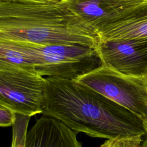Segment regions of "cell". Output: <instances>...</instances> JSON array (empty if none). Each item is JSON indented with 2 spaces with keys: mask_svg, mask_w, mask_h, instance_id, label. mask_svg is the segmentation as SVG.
Returning a JSON list of instances; mask_svg holds the SVG:
<instances>
[{
  "mask_svg": "<svg viewBox=\"0 0 147 147\" xmlns=\"http://www.w3.org/2000/svg\"><path fill=\"white\" fill-rule=\"evenodd\" d=\"M30 1H40V2H58L60 0H30Z\"/></svg>",
  "mask_w": 147,
  "mask_h": 147,
  "instance_id": "cell-14",
  "label": "cell"
},
{
  "mask_svg": "<svg viewBox=\"0 0 147 147\" xmlns=\"http://www.w3.org/2000/svg\"><path fill=\"white\" fill-rule=\"evenodd\" d=\"M96 51L106 67L128 75L147 76V38L99 41Z\"/></svg>",
  "mask_w": 147,
  "mask_h": 147,
  "instance_id": "cell-6",
  "label": "cell"
},
{
  "mask_svg": "<svg viewBox=\"0 0 147 147\" xmlns=\"http://www.w3.org/2000/svg\"><path fill=\"white\" fill-rule=\"evenodd\" d=\"M30 117L16 114V120L12 126L11 147H25L28 126Z\"/></svg>",
  "mask_w": 147,
  "mask_h": 147,
  "instance_id": "cell-10",
  "label": "cell"
},
{
  "mask_svg": "<svg viewBox=\"0 0 147 147\" xmlns=\"http://www.w3.org/2000/svg\"><path fill=\"white\" fill-rule=\"evenodd\" d=\"M66 6L95 32L112 23L137 4L111 0H61Z\"/></svg>",
  "mask_w": 147,
  "mask_h": 147,
  "instance_id": "cell-7",
  "label": "cell"
},
{
  "mask_svg": "<svg viewBox=\"0 0 147 147\" xmlns=\"http://www.w3.org/2000/svg\"><path fill=\"white\" fill-rule=\"evenodd\" d=\"M0 40L21 52L42 76L76 80L102 64L96 49L86 45H43Z\"/></svg>",
  "mask_w": 147,
  "mask_h": 147,
  "instance_id": "cell-3",
  "label": "cell"
},
{
  "mask_svg": "<svg viewBox=\"0 0 147 147\" xmlns=\"http://www.w3.org/2000/svg\"><path fill=\"white\" fill-rule=\"evenodd\" d=\"M45 78L35 69L0 61V105L31 117L42 113Z\"/></svg>",
  "mask_w": 147,
  "mask_h": 147,
  "instance_id": "cell-5",
  "label": "cell"
},
{
  "mask_svg": "<svg viewBox=\"0 0 147 147\" xmlns=\"http://www.w3.org/2000/svg\"><path fill=\"white\" fill-rule=\"evenodd\" d=\"M76 80L135 114L146 127L147 76L123 74L102 64Z\"/></svg>",
  "mask_w": 147,
  "mask_h": 147,
  "instance_id": "cell-4",
  "label": "cell"
},
{
  "mask_svg": "<svg viewBox=\"0 0 147 147\" xmlns=\"http://www.w3.org/2000/svg\"><path fill=\"white\" fill-rule=\"evenodd\" d=\"M16 114L10 107L0 105V126L7 127L13 126L16 120Z\"/></svg>",
  "mask_w": 147,
  "mask_h": 147,
  "instance_id": "cell-12",
  "label": "cell"
},
{
  "mask_svg": "<svg viewBox=\"0 0 147 147\" xmlns=\"http://www.w3.org/2000/svg\"><path fill=\"white\" fill-rule=\"evenodd\" d=\"M146 129H147V124H146Z\"/></svg>",
  "mask_w": 147,
  "mask_h": 147,
  "instance_id": "cell-16",
  "label": "cell"
},
{
  "mask_svg": "<svg viewBox=\"0 0 147 147\" xmlns=\"http://www.w3.org/2000/svg\"><path fill=\"white\" fill-rule=\"evenodd\" d=\"M0 39L96 49L99 38L61 1L0 0Z\"/></svg>",
  "mask_w": 147,
  "mask_h": 147,
  "instance_id": "cell-2",
  "label": "cell"
},
{
  "mask_svg": "<svg viewBox=\"0 0 147 147\" xmlns=\"http://www.w3.org/2000/svg\"><path fill=\"white\" fill-rule=\"evenodd\" d=\"M142 136H134L107 139L99 147H142Z\"/></svg>",
  "mask_w": 147,
  "mask_h": 147,
  "instance_id": "cell-11",
  "label": "cell"
},
{
  "mask_svg": "<svg viewBox=\"0 0 147 147\" xmlns=\"http://www.w3.org/2000/svg\"><path fill=\"white\" fill-rule=\"evenodd\" d=\"M111 1L121 2H137L142 1L144 0H111Z\"/></svg>",
  "mask_w": 147,
  "mask_h": 147,
  "instance_id": "cell-13",
  "label": "cell"
},
{
  "mask_svg": "<svg viewBox=\"0 0 147 147\" xmlns=\"http://www.w3.org/2000/svg\"><path fill=\"white\" fill-rule=\"evenodd\" d=\"M97 34L99 41L147 38V0L100 29Z\"/></svg>",
  "mask_w": 147,
  "mask_h": 147,
  "instance_id": "cell-9",
  "label": "cell"
},
{
  "mask_svg": "<svg viewBox=\"0 0 147 147\" xmlns=\"http://www.w3.org/2000/svg\"><path fill=\"white\" fill-rule=\"evenodd\" d=\"M42 114L76 133L110 139L147 135L143 120L103 95L76 80L47 77Z\"/></svg>",
  "mask_w": 147,
  "mask_h": 147,
  "instance_id": "cell-1",
  "label": "cell"
},
{
  "mask_svg": "<svg viewBox=\"0 0 147 147\" xmlns=\"http://www.w3.org/2000/svg\"><path fill=\"white\" fill-rule=\"evenodd\" d=\"M76 133L57 119L43 115L28 130L25 147H82Z\"/></svg>",
  "mask_w": 147,
  "mask_h": 147,
  "instance_id": "cell-8",
  "label": "cell"
},
{
  "mask_svg": "<svg viewBox=\"0 0 147 147\" xmlns=\"http://www.w3.org/2000/svg\"><path fill=\"white\" fill-rule=\"evenodd\" d=\"M142 147H147V137H146V139L145 140V141H143Z\"/></svg>",
  "mask_w": 147,
  "mask_h": 147,
  "instance_id": "cell-15",
  "label": "cell"
}]
</instances>
